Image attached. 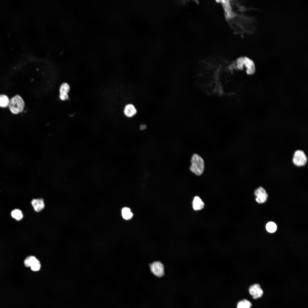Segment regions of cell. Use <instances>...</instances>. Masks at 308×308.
Instances as JSON below:
<instances>
[{"mask_svg":"<svg viewBox=\"0 0 308 308\" xmlns=\"http://www.w3.org/2000/svg\"><path fill=\"white\" fill-rule=\"evenodd\" d=\"M191 165L190 169L191 171L197 175H202L204 168V161L202 158L197 153L192 155L190 160Z\"/></svg>","mask_w":308,"mask_h":308,"instance_id":"cell-1","label":"cell"},{"mask_svg":"<svg viewBox=\"0 0 308 308\" xmlns=\"http://www.w3.org/2000/svg\"><path fill=\"white\" fill-rule=\"evenodd\" d=\"M25 105L22 98L19 95H16L10 100L8 107L12 113L17 114L23 112Z\"/></svg>","mask_w":308,"mask_h":308,"instance_id":"cell-2","label":"cell"},{"mask_svg":"<svg viewBox=\"0 0 308 308\" xmlns=\"http://www.w3.org/2000/svg\"><path fill=\"white\" fill-rule=\"evenodd\" d=\"M236 62L237 66L238 69L242 70L244 66L246 68V72L248 74L252 75L255 73L254 63L248 58L245 56L240 57L237 59Z\"/></svg>","mask_w":308,"mask_h":308,"instance_id":"cell-3","label":"cell"},{"mask_svg":"<svg viewBox=\"0 0 308 308\" xmlns=\"http://www.w3.org/2000/svg\"><path fill=\"white\" fill-rule=\"evenodd\" d=\"M150 271L156 276L160 277L165 274V266L164 264L159 261H155L149 264Z\"/></svg>","mask_w":308,"mask_h":308,"instance_id":"cell-4","label":"cell"},{"mask_svg":"<svg viewBox=\"0 0 308 308\" xmlns=\"http://www.w3.org/2000/svg\"><path fill=\"white\" fill-rule=\"evenodd\" d=\"M293 161L294 164L297 166L304 165L306 163L307 159L304 152L301 150L296 151L293 155Z\"/></svg>","mask_w":308,"mask_h":308,"instance_id":"cell-5","label":"cell"},{"mask_svg":"<svg viewBox=\"0 0 308 308\" xmlns=\"http://www.w3.org/2000/svg\"><path fill=\"white\" fill-rule=\"evenodd\" d=\"M24 264L26 267H30L31 269L33 271H38L40 269V264L39 261L33 256L26 258L24 261Z\"/></svg>","mask_w":308,"mask_h":308,"instance_id":"cell-6","label":"cell"},{"mask_svg":"<svg viewBox=\"0 0 308 308\" xmlns=\"http://www.w3.org/2000/svg\"><path fill=\"white\" fill-rule=\"evenodd\" d=\"M256 196V200L259 203L265 202L267 200L268 195L265 189L261 187L256 189L254 192Z\"/></svg>","mask_w":308,"mask_h":308,"instance_id":"cell-7","label":"cell"},{"mask_svg":"<svg viewBox=\"0 0 308 308\" xmlns=\"http://www.w3.org/2000/svg\"><path fill=\"white\" fill-rule=\"evenodd\" d=\"M250 293L254 299L261 297L263 295V291L260 285L256 284L251 286L249 289Z\"/></svg>","mask_w":308,"mask_h":308,"instance_id":"cell-8","label":"cell"},{"mask_svg":"<svg viewBox=\"0 0 308 308\" xmlns=\"http://www.w3.org/2000/svg\"><path fill=\"white\" fill-rule=\"evenodd\" d=\"M70 88L69 85L66 83L62 84L60 88V98L62 100H65L69 98L68 93Z\"/></svg>","mask_w":308,"mask_h":308,"instance_id":"cell-9","label":"cell"},{"mask_svg":"<svg viewBox=\"0 0 308 308\" xmlns=\"http://www.w3.org/2000/svg\"><path fill=\"white\" fill-rule=\"evenodd\" d=\"M137 110L135 106L131 104L126 105L124 110V113L125 116L129 117H132L137 113Z\"/></svg>","mask_w":308,"mask_h":308,"instance_id":"cell-10","label":"cell"},{"mask_svg":"<svg viewBox=\"0 0 308 308\" xmlns=\"http://www.w3.org/2000/svg\"><path fill=\"white\" fill-rule=\"evenodd\" d=\"M31 204L34 210L37 212L40 211L44 207V200L42 198L33 199L31 201Z\"/></svg>","mask_w":308,"mask_h":308,"instance_id":"cell-11","label":"cell"},{"mask_svg":"<svg viewBox=\"0 0 308 308\" xmlns=\"http://www.w3.org/2000/svg\"><path fill=\"white\" fill-rule=\"evenodd\" d=\"M204 204L200 198L198 196H195L193 202V207L195 210H201L204 206Z\"/></svg>","mask_w":308,"mask_h":308,"instance_id":"cell-12","label":"cell"},{"mask_svg":"<svg viewBox=\"0 0 308 308\" xmlns=\"http://www.w3.org/2000/svg\"><path fill=\"white\" fill-rule=\"evenodd\" d=\"M226 17L230 18L232 15L230 3L228 1H222Z\"/></svg>","mask_w":308,"mask_h":308,"instance_id":"cell-13","label":"cell"},{"mask_svg":"<svg viewBox=\"0 0 308 308\" xmlns=\"http://www.w3.org/2000/svg\"><path fill=\"white\" fill-rule=\"evenodd\" d=\"M10 100L7 95L4 94H0V107L6 108L8 107Z\"/></svg>","mask_w":308,"mask_h":308,"instance_id":"cell-14","label":"cell"},{"mask_svg":"<svg viewBox=\"0 0 308 308\" xmlns=\"http://www.w3.org/2000/svg\"><path fill=\"white\" fill-rule=\"evenodd\" d=\"M12 217L17 221L21 220L23 217V215L21 211L17 209L12 210L11 213Z\"/></svg>","mask_w":308,"mask_h":308,"instance_id":"cell-15","label":"cell"},{"mask_svg":"<svg viewBox=\"0 0 308 308\" xmlns=\"http://www.w3.org/2000/svg\"><path fill=\"white\" fill-rule=\"evenodd\" d=\"M122 215L123 217L125 220L131 219L133 216V214L130 208L124 207L122 210Z\"/></svg>","mask_w":308,"mask_h":308,"instance_id":"cell-16","label":"cell"},{"mask_svg":"<svg viewBox=\"0 0 308 308\" xmlns=\"http://www.w3.org/2000/svg\"><path fill=\"white\" fill-rule=\"evenodd\" d=\"M252 306L251 303L248 300L244 299L239 301L237 305V308H250Z\"/></svg>","mask_w":308,"mask_h":308,"instance_id":"cell-17","label":"cell"},{"mask_svg":"<svg viewBox=\"0 0 308 308\" xmlns=\"http://www.w3.org/2000/svg\"><path fill=\"white\" fill-rule=\"evenodd\" d=\"M277 226L275 224L271 222H268L266 226V230L270 233L275 232L277 229Z\"/></svg>","mask_w":308,"mask_h":308,"instance_id":"cell-18","label":"cell"},{"mask_svg":"<svg viewBox=\"0 0 308 308\" xmlns=\"http://www.w3.org/2000/svg\"><path fill=\"white\" fill-rule=\"evenodd\" d=\"M147 128V126L145 124H142L140 125L139 128L141 130H143Z\"/></svg>","mask_w":308,"mask_h":308,"instance_id":"cell-19","label":"cell"}]
</instances>
